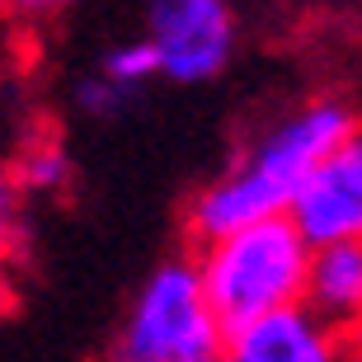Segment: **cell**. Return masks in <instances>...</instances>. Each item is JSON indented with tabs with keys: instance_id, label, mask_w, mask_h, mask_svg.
<instances>
[{
	"instance_id": "cell-1",
	"label": "cell",
	"mask_w": 362,
	"mask_h": 362,
	"mask_svg": "<svg viewBox=\"0 0 362 362\" xmlns=\"http://www.w3.org/2000/svg\"><path fill=\"white\" fill-rule=\"evenodd\" d=\"M353 132H362V108L349 94H310L301 104H287L278 118L245 136L235 160L212 175L188 198L184 230L188 240L212 245L245 226L287 216L296 188L306 184L320 160H329Z\"/></svg>"
},
{
	"instance_id": "cell-2",
	"label": "cell",
	"mask_w": 362,
	"mask_h": 362,
	"mask_svg": "<svg viewBox=\"0 0 362 362\" xmlns=\"http://www.w3.org/2000/svg\"><path fill=\"white\" fill-rule=\"evenodd\" d=\"M310 255L315 250L301 240V230L287 216L245 226L235 235H226V240L193 250L207 306L216 310L226 339L235 329H245V325L278 315V310L306 306Z\"/></svg>"
},
{
	"instance_id": "cell-3",
	"label": "cell",
	"mask_w": 362,
	"mask_h": 362,
	"mask_svg": "<svg viewBox=\"0 0 362 362\" xmlns=\"http://www.w3.org/2000/svg\"><path fill=\"white\" fill-rule=\"evenodd\" d=\"M226 329L207 306L193 255L160 259L113 329L104 362H221Z\"/></svg>"
},
{
	"instance_id": "cell-4",
	"label": "cell",
	"mask_w": 362,
	"mask_h": 362,
	"mask_svg": "<svg viewBox=\"0 0 362 362\" xmlns=\"http://www.w3.org/2000/svg\"><path fill=\"white\" fill-rule=\"evenodd\" d=\"M146 42L156 52L160 81L207 85L230 66L240 24H235L230 0H151Z\"/></svg>"
},
{
	"instance_id": "cell-5",
	"label": "cell",
	"mask_w": 362,
	"mask_h": 362,
	"mask_svg": "<svg viewBox=\"0 0 362 362\" xmlns=\"http://www.w3.org/2000/svg\"><path fill=\"white\" fill-rule=\"evenodd\" d=\"M287 221L301 230L310 250L325 245H362V132L320 160V170L296 188Z\"/></svg>"
},
{
	"instance_id": "cell-6",
	"label": "cell",
	"mask_w": 362,
	"mask_h": 362,
	"mask_svg": "<svg viewBox=\"0 0 362 362\" xmlns=\"http://www.w3.org/2000/svg\"><path fill=\"white\" fill-rule=\"evenodd\" d=\"M230 362H362L358 344L325 325L315 310L292 306L269 320H255L226 339Z\"/></svg>"
},
{
	"instance_id": "cell-7",
	"label": "cell",
	"mask_w": 362,
	"mask_h": 362,
	"mask_svg": "<svg viewBox=\"0 0 362 362\" xmlns=\"http://www.w3.org/2000/svg\"><path fill=\"white\" fill-rule=\"evenodd\" d=\"M306 310H315L339 334L358 339L362 329V245H325L310 255Z\"/></svg>"
},
{
	"instance_id": "cell-8",
	"label": "cell",
	"mask_w": 362,
	"mask_h": 362,
	"mask_svg": "<svg viewBox=\"0 0 362 362\" xmlns=\"http://www.w3.org/2000/svg\"><path fill=\"white\" fill-rule=\"evenodd\" d=\"M71 175H76V165H71L62 141H33V146L14 160V188H19V193H33V198L66 193Z\"/></svg>"
},
{
	"instance_id": "cell-9",
	"label": "cell",
	"mask_w": 362,
	"mask_h": 362,
	"mask_svg": "<svg viewBox=\"0 0 362 362\" xmlns=\"http://www.w3.org/2000/svg\"><path fill=\"white\" fill-rule=\"evenodd\" d=\"M99 76L113 81L122 94H141L151 81H160V66H156V52H151L146 38H132V42H118L99 57Z\"/></svg>"
},
{
	"instance_id": "cell-10",
	"label": "cell",
	"mask_w": 362,
	"mask_h": 362,
	"mask_svg": "<svg viewBox=\"0 0 362 362\" xmlns=\"http://www.w3.org/2000/svg\"><path fill=\"white\" fill-rule=\"evenodd\" d=\"M76 104H81L90 118H104L108 122V118H118V113L132 108V94H122L113 81H104V76L94 71V76H85V81L76 85Z\"/></svg>"
},
{
	"instance_id": "cell-11",
	"label": "cell",
	"mask_w": 362,
	"mask_h": 362,
	"mask_svg": "<svg viewBox=\"0 0 362 362\" xmlns=\"http://www.w3.org/2000/svg\"><path fill=\"white\" fill-rule=\"evenodd\" d=\"M14 230H19V188H14V170L0 160V245H10Z\"/></svg>"
},
{
	"instance_id": "cell-12",
	"label": "cell",
	"mask_w": 362,
	"mask_h": 362,
	"mask_svg": "<svg viewBox=\"0 0 362 362\" xmlns=\"http://www.w3.org/2000/svg\"><path fill=\"white\" fill-rule=\"evenodd\" d=\"M10 14H24V19H47V14L66 10L71 0H0Z\"/></svg>"
},
{
	"instance_id": "cell-13",
	"label": "cell",
	"mask_w": 362,
	"mask_h": 362,
	"mask_svg": "<svg viewBox=\"0 0 362 362\" xmlns=\"http://www.w3.org/2000/svg\"><path fill=\"white\" fill-rule=\"evenodd\" d=\"M353 344H358V358H362V329H358V339H353Z\"/></svg>"
},
{
	"instance_id": "cell-14",
	"label": "cell",
	"mask_w": 362,
	"mask_h": 362,
	"mask_svg": "<svg viewBox=\"0 0 362 362\" xmlns=\"http://www.w3.org/2000/svg\"><path fill=\"white\" fill-rule=\"evenodd\" d=\"M221 362H230V358H221Z\"/></svg>"
}]
</instances>
